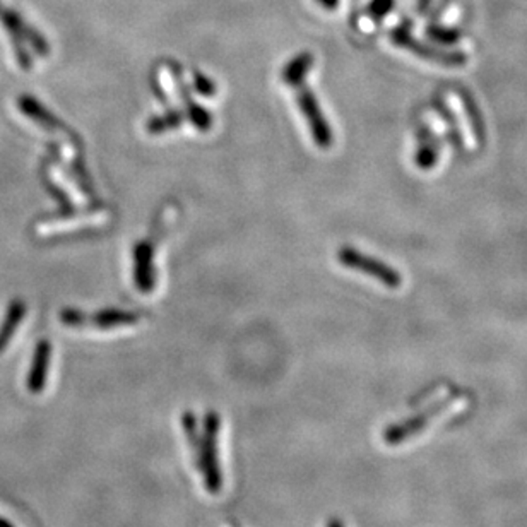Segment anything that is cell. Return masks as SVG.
I'll return each instance as SVG.
<instances>
[{"label": "cell", "mask_w": 527, "mask_h": 527, "mask_svg": "<svg viewBox=\"0 0 527 527\" xmlns=\"http://www.w3.org/2000/svg\"><path fill=\"white\" fill-rule=\"evenodd\" d=\"M0 22L4 24L5 31L11 36V42L14 46V52H16V59H18L22 70H29L33 67V61L24 46L26 45L24 42H28V45L42 57H46L50 53V45L46 42L44 35L40 31H36L31 24L24 21L20 12L7 9L2 4H0Z\"/></svg>", "instance_id": "cell-1"}, {"label": "cell", "mask_w": 527, "mask_h": 527, "mask_svg": "<svg viewBox=\"0 0 527 527\" xmlns=\"http://www.w3.org/2000/svg\"><path fill=\"white\" fill-rule=\"evenodd\" d=\"M218 434H220V417L216 411H207L204 417V430L200 435L198 464L206 490L213 495H218L223 490V473L218 459Z\"/></svg>", "instance_id": "cell-2"}, {"label": "cell", "mask_w": 527, "mask_h": 527, "mask_svg": "<svg viewBox=\"0 0 527 527\" xmlns=\"http://www.w3.org/2000/svg\"><path fill=\"white\" fill-rule=\"evenodd\" d=\"M337 261L345 267L363 272V274L377 280L378 283L389 286V288H399L402 283V278L394 267H391L375 257H370L367 254H361L353 247H341L337 252Z\"/></svg>", "instance_id": "cell-3"}, {"label": "cell", "mask_w": 527, "mask_h": 527, "mask_svg": "<svg viewBox=\"0 0 527 527\" xmlns=\"http://www.w3.org/2000/svg\"><path fill=\"white\" fill-rule=\"evenodd\" d=\"M391 38L397 46L415 53L419 59H425V61H430V62H435V64L459 67L467 62V57L462 52H447V50H440L437 46H430V45L418 42L417 38L409 33V29L404 28V26L394 28L393 33H391Z\"/></svg>", "instance_id": "cell-4"}, {"label": "cell", "mask_w": 527, "mask_h": 527, "mask_svg": "<svg viewBox=\"0 0 527 527\" xmlns=\"http://www.w3.org/2000/svg\"><path fill=\"white\" fill-rule=\"evenodd\" d=\"M296 101H298V107L304 113V117L307 118L313 142L322 150L330 148L334 144V134H332V129H330L324 113H322V109H320L315 94L302 85L296 88Z\"/></svg>", "instance_id": "cell-5"}, {"label": "cell", "mask_w": 527, "mask_h": 527, "mask_svg": "<svg viewBox=\"0 0 527 527\" xmlns=\"http://www.w3.org/2000/svg\"><path fill=\"white\" fill-rule=\"evenodd\" d=\"M134 283L141 293H153L156 286V269H154V243L141 240L135 243L134 252Z\"/></svg>", "instance_id": "cell-6"}, {"label": "cell", "mask_w": 527, "mask_h": 527, "mask_svg": "<svg viewBox=\"0 0 527 527\" xmlns=\"http://www.w3.org/2000/svg\"><path fill=\"white\" fill-rule=\"evenodd\" d=\"M18 107L21 110L24 117L31 118L35 124H38L42 129L48 132H62L66 135H70L74 139H77L74 135V132L67 127L62 120H59L52 111L44 107L35 96L31 94H21L18 100Z\"/></svg>", "instance_id": "cell-7"}, {"label": "cell", "mask_w": 527, "mask_h": 527, "mask_svg": "<svg viewBox=\"0 0 527 527\" xmlns=\"http://www.w3.org/2000/svg\"><path fill=\"white\" fill-rule=\"evenodd\" d=\"M170 66H172V74L175 77L176 89H178V93L182 96V101L185 105V110H183L185 117L194 124V127L199 131H211V127H213L211 113L206 110L204 107H200L199 103H196L194 98L191 96V91L187 88V85L183 83V77H182V72H180L182 69H178L175 62H170Z\"/></svg>", "instance_id": "cell-8"}, {"label": "cell", "mask_w": 527, "mask_h": 527, "mask_svg": "<svg viewBox=\"0 0 527 527\" xmlns=\"http://www.w3.org/2000/svg\"><path fill=\"white\" fill-rule=\"evenodd\" d=\"M50 358H52V346L48 339H42L36 345V350L33 354V363L29 369V375L26 380L28 391L33 394H40L45 389L48 369H50Z\"/></svg>", "instance_id": "cell-9"}, {"label": "cell", "mask_w": 527, "mask_h": 527, "mask_svg": "<svg viewBox=\"0 0 527 527\" xmlns=\"http://www.w3.org/2000/svg\"><path fill=\"white\" fill-rule=\"evenodd\" d=\"M141 320V317L129 310L120 308H105L88 317V324H93L98 329H115L124 326H134Z\"/></svg>", "instance_id": "cell-10"}, {"label": "cell", "mask_w": 527, "mask_h": 527, "mask_svg": "<svg viewBox=\"0 0 527 527\" xmlns=\"http://www.w3.org/2000/svg\"><path fill=\"white\" fill-rule=\"evenodd\" d=\"M26 315V304L22 300H12L11 305L7 308L5 319L0 324V353L7 348V345L11 343L12 336L16 334L18 328L21 326L22 319Z\"/></svg>", "instance_id": "cell-11"}, {"label": "cell", "mask_w": 527, "mask_h": 527, "mask_svg": "<svg viewBox=\"0 0 527 527\" xmlns=\"http://www.w3.org/2000/svg\"><path fill=\"white\" fill-rule=\"evenodd\" d=\"M312 66H313V55L310 52L298 53L283 69V81H285L288 86H291V88L302 86Z\"/></svg>", "instance_id": "cell-12"}, {"label": "cell", "mask_w": 527, "mask_h": 527, "mask_svg": "<svg viewBox=\"0 0 527 527\" xmlns=\"http://www.w3.org/2000/svg\"><path fill=\"white\" fill-rule=\"evenodd\" d=\"M185 120V113L180 110H170L163 115H158L148 120L146 124V131L150 134H165V132L175 131L178 127H182Z\"/></svg>", "instance_id": "cell-13"}, {"label": "cell", "mask_w": 527, "mask_h": 527, "mask_svg": "<svg viewBox=\"0 0 527 527\" xmlns=\"http://www.w3.org/2000/svg\"><path fill=\"white\" fill-rule=\"evenodd\" d=\"M182 423H183V430H185V435L189 439L191 443V449L192 452H196L194 456L198 458L199 445H200V435L198 432V419L196 415L192 411H185L183 417H182Z\"/></svg>", "instance_id": "cell-14"}, {"label": "cell", "mask_w": 527, "mask_h": 527, "mask_svg": "<svg viewBox=\"0 0 527 527\" xmlns=\"http://www.w3.org/2000/svg\"><path fill=\"white\" fill-rule=\"evenodd\" d=\"M428 36L442 45H454L461 40V31L452 29V28H439V26H430L426 29Z\"/></svg>", "instance_id": "cell-15"}, {"label": "cell", "mask_w": 527, "mask_h": 527, "mask_svg": "<svg viewBox=\"0 0 527 527\" xmlns=\"http://www.w3.org/2000/svg\"><path fill=\"white\" fill-rule=\"evenodd\" d=\"M61 320L67 328H83L85 324H88V315L77 308H64L61 312Z\"/></svg>", "instance_id": "cell-16"}, {"label": "cell", "mask_w": 527, "mask_h": 527, "mask_svg": "<svg viewBox=\"0 0 527 527\" xmlns=\"http://www.w3.org/2000/svg\"><path fill=\"white\" fill-rule=\"evenodd\" d=\"M194 88H196L199 94H202L206 98H211V96H215L218 93L215 81H211L207 76H204L199 70H194Z\"/></svg>", "instance_id": "cell-17"}, {"label": "cell", "mask_w": 527, "mask_h": 527, "mask_svg": "<svg viewBox=\"0 0 527 527\" xmlns=\"http://www.w3.org/2000/svg\"><path fill=\"white\" fill-rule=\"evenodd\" d=\"M395 0H372L369 5V14L375 21H382L393 9Z\"/></svg>", "instance_id": "cell-18"}, {"label": "cell", "mask_w": 527, "mask_h": 527, "mask_svg": "<svg viewBox=\"0 0 527 527\" xmlns=\"http://www.w3.org/2000/svg\"><path fill=\"white\" fill-rule=\"evenodd\" d=\"M417 163L421 170H430V168H434L435 163H437V153H435V150L430 148V146L421 148L417 154Z\"/></svg>", "instance_id": "cell-19"}, {"label": "cell", "mask_w": 527, "mask_h": 527, "mask_svg": "<svg viewBox=\"0 0 527 527\" xmlns=\"http://www.w3.org/2000/svg\"><path fill=\"white\" fill-rule=\"evenodd\" d=\"M317 2H319V5H322L328 11H334L339 5V0H317Z\"/></svg>", "instance_id": "cell-20"}, {"label": "cell", "mask_w": 527, "mask_h": 527, "mask_svg": "<svg viewBox=\"0 0 527 527\" xmlns=\"http://www.w3.org/2000/svg\"><path fill=\"white\" fill-rule=\"evenodd\" d=\"M328 527H345L341 524V521L339 519H329V523H328Z\"/></svg>", "instance_id": "cell-21"}, {"label": "cell", "mask_w": 527, "mask_h": 527, "mask_svg": "<svg viewBox=\"0 0 527 527\" xmlns=\"http://www.w3.org/2000/svg\"><path fill=\"white\" fill-rule=\"evenodd\" d=\"M231 527H239V526H237V524H235V523H231Z\"/></svg>", "instance_id": "cell-22"}]
</instances>
